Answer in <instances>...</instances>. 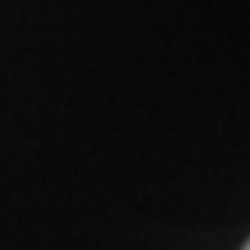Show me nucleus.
Here are the masks:
<instances>
[{
	"mask_svg": "<svg viewBox=\"0 0 250 250\" xmlns=\"http://www.w3.org/2000/svg\"><path fill=\"white\" fill-rule=\"evenodd\" d=\"M244 250H250V241H247V244H244Z\"/></svg>",
	"mask_w": 250,
	"mask_h": 250,
	"instance_id": "f257e3e1",
	"label": "nucleus"
}]
</instances>
